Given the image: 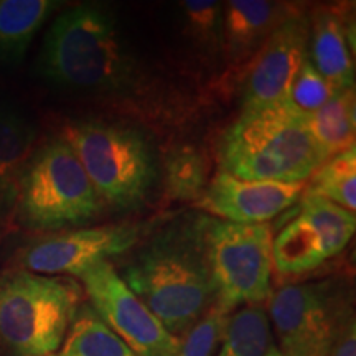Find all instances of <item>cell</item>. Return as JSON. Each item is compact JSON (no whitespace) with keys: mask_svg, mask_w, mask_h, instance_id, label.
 Returning <instances> with one entry per match:
<instances>
[{"mask_svg":"<svg viewBox=\"0 0 356 356\" xmlns=\"http://www.w3.org/2000/svg\"><path fill=\"white\" fill-rule=\"evenodd\" d=\"M307 55L309 15L293 8L269 35L248 66L243 83V111L284 102L292 78Z\"/></svg>","mask_w":356,"mask_h":356,"instance_id":"obj_12","label":"cell"},{"mask_svg":"<svg viewBox=\"0 0 356 356\" xmlns=\"http://www.w3.org/2000/svg\"><path fill=\"white\" fill-rule=\"evenodd\" d=\"M335 92L337 89L315 70L307 55L296 76L292 78L284 104L302 118H309L322 108Z\"/></svg>","mask_w":356,"mask_h":356,"instance_id":"obj_24","label":"cell"},{"mask_svg":"<svg viewBox=\"0 0 356 356\" xmlns=\"http://www.w3.org/2000/svg\"><path fill=\"white\" fill-rule=\"evenodd\" d=\"M38 71L53 86L92 95H126L142 79L118 19L97 3L68 8L53 22Z\"/></svg>","mask_w":356,"mask_h":356,"instance_id":"obj_2","label":"cell"},{"mask_svg":"<svg viewBox=\"0 0 356 356\" xmlns=\"http://www.w3.org/2000/svg\"><path fill=\"white\" fill-rule=\"evenodd\" d=\"M356 228L355 213L304 190L299 215L273 239V269L279 279H299L340 254Z\"/></svg>","mask_w":356,"mask_h":356,"instance_id":"obj_8","label":"cell"},{"mask_svg":"<svg viewBox=\"0 0 356 356\" xmlns=\"http://www.w3.org/2000/svg\"><path fill=\"white\" fill-rule=\"evenodd\" d=\"M208 221L204 215L178 218L149 239L119 274L178 340L216 304L207 252Z\"/></svg>","mask_w":356,"mask_h":356,"instance_id":"obj_1","label":"cell"},{"mask_svg":"<svg viewBox=\"0 0 356 356\" xmlns=\"http://www.w3.org/2000/svg\"><path fill=\"white\" fill-rule=\"evenodd\" d=\"M37 129L12 104L0 101V218L15 211L20 186L35 154Z\"/></svg>","mask_w":356,"mask_h":356,"instance_id":"obj_16","label":"cell"},{"mask_svg":"<svg viewBox=\"0 0 356 356\" xmlns=\"http://www.w3.org/2000/svg\"><path fill=\"white\" fill-rule=\"evenodd\" d=\"M181 20L191 43L207 56L222 55V6L213 0L181 2Z\"/></svg>","mask_w":356,"mask_h":356,"instance_id":"obj_23","label":"cell"},{"mask_svg":"<svg viewBox=\"0 0 356 356\" xmlns=\"http://www.w3.org/2000/svg\"><path fill=\"white\" fill-rule=\"evenodd\" d=\"M60 7L55 0H0V61L20 63L30 43Z\"/></svg>","mask_w":356,"mask_h":356,"instance_id":"obj_17","label":"cell"},{"mask_svg":"<svg viewBox=\"0 0 356 356\" xmlns=\"http://www.w3.org/2000/svg\"><path fill=\"white\" fill-rule=\"evenodd\" d=\"M305 186L307 184L243 180L221 170L208 181L195 204L221 221L262 225L299 202Z\"/></svg>","mask_w":356,"mask_h":356,"instance_id":"obj_13","label":"cell"},{"mask_svg":"<svg viewBox=\"0 0 356 356\" xmlns=\"http://www.w3.org/2000/svg\"><path fill=\"white\" fill-rule=\"evenodd\" d=\"M355 88L343 89L307 118V126L323 162L355 145Z\"/></svg>","mask_w":356,"mask_h":356,"instance_id":"obj_18","label":"cell"},{"mask_svg":"<svg viewBox=\"0 0 356 356\" xmlns=\"http://www.w3.org/2000/svg\"><path fill=\"white\" fill-rule=\"evenodd\" d=\"M323 356H356V325L351 307L341 315L330 345Z\"/></svg>","mask_w":356,"mask_h":356,"instance_id":"obj_26","label":"cell"},{"mask_svg":"<svg viewBox=\"0 0 356 356\" xmlns=\"http://www.w3.org/2000/svg\"><path fill=\"white\" fill-rule=\"evenodd\" d=\"M231 312L215 304L180 338L175 356H215L228 328Z\"/></svg>","mask_w":356,"mask_h":356,"instance_id":"obj_25","label":"cell"},{"mask_svg":"<svg viewBox=\"0 0 356 356\" xmlns=\"http://www.w3.org/2000/svg\"><path fill=\"white\" fill-rule=\"evenodd\" d=\"M83 287L63 275L25 269L0 274V350L6 356H56Z\"/></svg>","mask_w":356,"mask_h":356,"instance_id":"obj_4","label":"cell"},{"mask_svg":"<svg viewBox=\"0 0 356 356\" xmlns=\"http://www.w3.org/2000/svg\"><path fill=\"white\" fill-rule=\"evenodd\" d=\"M350 297L333 284H286L269 297V322L282 356H323Z\"/></svg>","mask_w":356,"mask_h":356,"instance_id":"obj_9","label":"cell"},{"mask_svg":"<svg viewBox=\"0 0 356 356\" xmlns=\"http://www.w3.org/2000/svg\"><path fill=\"white\" fill-rule=\"evenodd\" d=\"M137 222L66 229L30 243L20 254L25 270L42 275L81 277L91 266L129 252L140 239Z\"/></svg>","mask_w":356,"mask_h":356,"instance_id":"obj_11","label":"cell"},{"mask_svg":"<svg viewBox=\"0 0 356 356\" xmlns=\"http://www.w3.org/2000/svg\"><path fill=\"white\" fill-rule=\"evenodd\" d=\"M215 356H282L264 307L246 305L231 314Z\"/></svg>","mask_w":356,"mask_h":356,"instance_id":"obj_19","label":"cell"},{"mask_svg":"<svg viewBox=\"0 0 356 356\" xmlns=\"http://www.w3.org/2000/svg\"><path fill=\"white\" fill-rule=\"evenodd\" d=\"M296 7L267 0H231L222 7V55L233 65L252 60Z\"/></svg>","mask_w":356,"mask_h":356,"instance_id":"obj_14","label":"cell"},{"mask_svg":"<svg viewBox=\"0 0 356 356\" xmlns=\"http://www.w3.org/2000/svg\"><path fill=\"white\" fill-rule=\"evenodd\" d=\"M56 356H137L89 304L74 314Z\"/></svg>","mask_w":356,"mask_h":356,"instance_id":"obj_20","label":"cell"},{"mask_svg":"<svg viewBox=\"0 0 356 356\" xmlns=\"http://www.w3.org/2000/svg\"><path fill=\"white\" fill-rule=\"evenodd\" d=\"M221 170L243 180L307 184L322 165L307 118L284 102L246 109L222 136Z\"/></svg>","mask_w":356,"mask_h":356,"instance_id":"obj_3","label":"cell"},{"mask_svg":"<svg viewBox=\"0 0 356 356\" xmlns=\"http://www.w3.org/2000/svg\"><path fill=\"white\" fill-rule=\"evenodd\" d=\"M353 53L343 13L328 7L314 10L309 17V60L337 91L355 88Z\"/></svg>","mask_w":356,"mask_h":356,"instance_id":"obj_15","label":"cell"},{"mask_svg":"<svg viewBox=\"0 0 356 356\" xmlns=\"http://www.w3.org/2000/svg\"><path fill=\"white\" fill-rule=\"evenodd\" d=\"M102 208L81 162L63 137L35 150L15 207L22 225L37 231L73 229L95 221Z\"/></svg>","mask_w":356,"mask_h":356,"instance_id":"obj_6","label":"cell"},{"mask_svg":"<svg viewBox=\"0 0 356 356\" xmlns=\"http://www.w3.org/2000/svg\"><path fill=\"white\" fill-rule=\"evenodd\" d=\"M208 159L191 144H175L163 157V191L170 202H198L208 185Z\"/></svg>","mask_w":356,"mask_h":356,"instance_id":"obj_21","label":"cell"},{"mask_svg":"<svg viewBox=\"0 0 356 356\" xmlns=\"http://www.w3.org/2000/svg\"><path fill=\"white\" fill-rule=\"evenodd\" d=\"M305 191L330 200L351 213L356 210V147L327 159L310 175Z\"/></svg>","mask_w":356,"mask_h":356,"instance_id":"obj_22","label":"cell"},{"mask_svg":"<svg viewBox=\"0 0 356 356\" xmlns=\"http://www.w3.org/2000/svg\"><path fill=\"white\" fill-rule=\"evenodd\" d=\"M89 305L137 356H175L180 340L142 304L109 261L91 266L81 277Z\"/></svg>","mask_w":356,"mask_h":356,"instance_id":"obj_10","label":"cell"},{"mask_svg":"<svg viewBox=\"0 0 356 356\" xmlns=\"http://www.w3.org/2000/svg\"><path fill=\"white\" fill-rule=\"evenodd\" d=\"M63 139L81 162L102 207L122 213L147 202L159 165L144 132L126 124L88 119L66 127Z\"/></svg>","mask_w":356,"mask_h":356,"instance_id":"obj_5","label":"cell"},{"mask_svg":"<svg viewBox=\"0 0 356 356\" xmlns=\"http://www.w3.org/2000/svg\"><path fill=\"white\" fill-rule=\"evenodd\" d=\"M273 229L262 225L211 220L207 252L216 289V304L233 312L262 305L273 293Z\"/></svg>","mask_w":356,"mask_h":356,"instance_id":"obj_7","label":"cell"}]
</instances>
